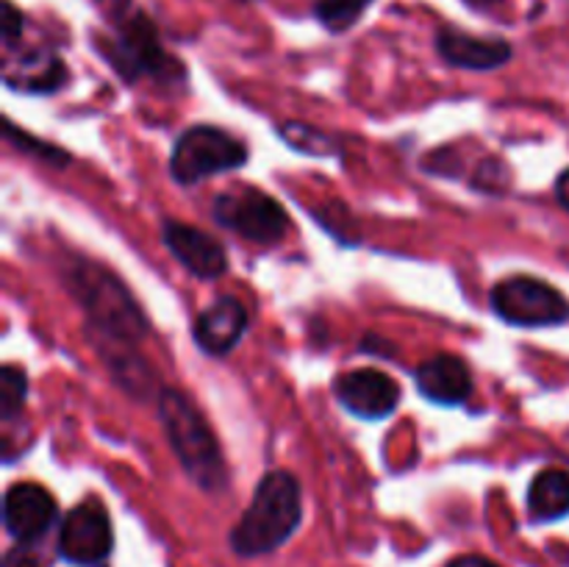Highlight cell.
Segmentation results:
<instances>
[{
    "label": "cell",
    "instance_id": "ffe728a7",
    "mask_svg": "<svg viewBox=\"0 0 569 567\" xmlns=\"http://www.w3.org/2000/svg\"><path fill=\"white\" fill-rule=\"evenodd\" d=\"M6 139H9V142H14L20 150H26V153L37 156L39 161H44V165H50V167L70 165V153H67V150L56 148V145H48V142H42V139L31 137V133L20 131L14 122H6Z\"/></svg>",
    "mask_w": 569,
    "mask_h": 567
},
{
    "label": "cell",
    "instance_id": "d6986e66",
    "mask_svg": "<svg viewBox=\"0 0 569 567\" xmlns=\"http://www.w3.org/2000/svg\"><path fill=\"white\" fill-rule=\"evenodd\" d=\"M28 395V376L26 370L14 365H6L0 370V417L3 420H14L26 406Z\"/></svg>",
    "mask_w": 569,
    "mask_h": 567
},
{
    "label": "cell",
    "instance_id": "ba28073f",
    "mask_svg": "<svg viewBox=\"0 0 569 567\" xmlns=\"http://www.w3.org/2000/svg\"><path fill=\"white\" fill-rule=\"evenodd\" d=\"M59 556L70 565L94 567L109 559L114 548V531L100 500H83L59 528Z\"/></svg>",
    "mask_w": 569,
    "mask_h": 567
},
{
    "label": "cell",
    "instance_id": "603a6c76",
    "mask_svg": "<svg viewBox=\"0 0 569 567\" xmlns=\"http://www.w3.org/2000/svg\"><path fill=\"white\" fill-rule=\"evenodd\" d=\"M448 567H500L498 561L487 559V556H478V554H467V556H456Z\"/></svg>",
    "mask_w": 569,
    "mask_h": 567
},
{
    "label": "cell",
    "instance_id": "2e32d148",
    "mask_svg": "<svg viewBox=\"0 0 569 567\" xmlns=\"http://www.w3.org/2000/svg\"><path fill=\"white\" fill-rule=\"evenodd\" d=\"M528 515L533 523H553L569 515V472L548 467L528 487Z\"/></svg>",
    "mask_w": 569,
    "mask_h": 567
},
{
    "label": "cell",
    "instance_id": "5bb4252c",
    "mask_svg": "<svg viewBox=\"0 0 569 567\" xmlns=\"http://www.w3.org/2000/svg\"><path fill=\"white\" fill-rule=\"evenodd\" d=\"M417 389L433 404L456 406L472 395V372L459 356L439 354L417 367Z\"/></svg>",
    "mask_w": 569,
    "mask_h": 567
},
{
    "label": "cell",
    "instance_id": "cb8c5ba5",
    "mask_svg": "<svg viewBox=\"0 0 569 567\" xmlns=\"http://www.w3.org/2000/svg\"><path fill=\"white\" fill-rule=\"evenodd\" d=\"M556 198H559V203L569 211V167L561 172L559 181H556Z\"/></svg>",
    "mask_w": 569,
    "mask_h": 567
},
{
    "label": "cell",
    "instance_id": "44dd1931",
    "mask_svg": "<svg viewBox=\"0 0 569 567\" xmlns=\"http://www.w3.org/2000/svg\"><path fill=\"white\" fill-rule=\"evenodd\" d=\"M0 14H3L0 17V37H3V44L6 48H14L17 39L22 37V28H26V14L11 0L0 3Z\"/></svg>",
    "mask_w": 569,
    "mask_h": 567
},
{
    "label": "cell",
    "instance_id": "52a82bcc",
    "mask_svg": "<svg viewBox=\"0 0 569 567\" xmlns=\"http://www.w3.org/2000/svg\"><path fill=\"white\" fill-rule=\"evenodd\" d=\"M211 215L222 228L259 245L281 242L289 228L283 206L256 187L222 192L211 206Z\"/></svg>",
    "mask_w": 569,
    "mask_h": 567
},
{
    "label": "cell",
    "instance_id": "8fae6325",
    "mask_svg": "<svg viewBox=\"0 0 569 567\" xmlns=\"http://www.w3.org/2000/svg\"><path fill=\"white\" fill-rule=\"evenodd\" d=\"M433 44H437V53L442 56L445 64L472 72L498 70V67L509 64L511 56H515V48L506 39L476 37V33H467L456 26H439Z\"/></svg>",
    "mask_w": 569,
    "mask_h": 567
},
{
    "label": "cell",
    "instance_id": "5b68a950",
    "mask_svg": "<svg viewBox=\"0 0 569 567\" xmlns=\"http://www.w3.org/2000/svg\"><path fill=\"white\" fill-rule=\"evenodd\" d=\"M250 159L248 145L217 126H192L178 137L170 156V172L178 183L192 187L217 172L239 170Z\"/></svg>",
    "mask_w": 569,
    "mask_h": 567
},
{
    "label": "cell",
    "instance_id": "484cf974",
    "mask_svg": "<svg viewBox=\"0 0 569 567\" xmlns=\"http://www.w3.org/2000/svg\"><path fill=\"white\" fill-rule=\"evenodd\" d=\"M242 3H256V0H242Z\"/></svg>",
    "mask_w": 569,
    "mask_h": 567
},
{
    "label": "cell",
    "instance_id": "9c48e42d",
    "mask_svg": "<svg viewBox=\"0 0 569 567\" xmlns=\"http://www.w3.org/2000/svg\"><path fill=\"white\" fill-rule=\"evenodd\" d=\"M333 395L350 415L361 420H383L400 404V387L378 367L348 370L333 381Z\"/></svg>",
    "mask_w": 569,
    "mask_h": 567
},
{
    "label": "cell",
    "instance_id": "30bf717a",
    "mask_svg": "<svg viewBox=\"0 0 569 567\" xmlns=\"http://www.w3.org/2000/svg\"><path fill=\"white\" fill-rule=\"evenodd\" d=\"M56 515H59L56 498L33 481L14 484L3 498L6 531L17 543H39L56 523Z\"/></svg>",
    "mask_w": 569,
    "mask_h": 567
},
{
    "label": "cell",
    "instance_id": "7a4b0ae2",
    "mask_svg": "<svg viewBox=\"0 0 569 567\" xmlns=\"http://www.w3.org/2000/svg\"><path fill=\"white\" fill-rule=\"evenodd\" d=\"M98 6L111 26L109 37L94 39L98 53L128 83H137L139 78L181 81L187 76L181 59L167 53L161 44L156 22L133 0H98Z\"/></svg>",
    "mask_w": 569,
    "mask_h": 567
},
{
    "label": "cell",
    "instance_id": "e0dca14e",
    "mask_svg": "<svg viewBox=\"0 0 569 567\" xmlns=\"http://www.w3.org/2000/svg\"><path fill=\"white\" fill-rule=\"evenodd\" d=\"M376 3V0H315L311 3V14L317 17L326 31L331 33H345L367 14V9Z\"/></svg>",
    "mask_w": 569,
    "mask_h": 567
},
{
    "label": "cell",
    "instance_id": "4fadbf2b",
    "mask_svg": "<svg viewBox=\"0 0 569 567\" xmlns=\"http://www.w3.org/2000/svg\"><path fill=\"white\" fill-rule=\"evenodd\" d=\"M244 331H248V309L239 298L226 295V298L214 300L206 311H200L192 337L203 354L226 356L237 348Z\"/></svg>",
    "mask_w": 569,
    "mask_h": 567
},
{
    "label": "cell",
    "instance_id": "3957f363",
    "mask_svg": "<svg viewBox=\"0 0 569 567\" xmlns=\"http://www.w3.org/2000/svg\"><path fill=\"white\" fill-rule=\"evenodd\" d=\"M303 520V495L292 472L272 470L256 487L253 500L231 531L233 554L256 559L281 548Z\"/></svg>",
    "mask_w": 569,
    "mask_h": 567
},
{
    "label": "cell",
    "instance_id": "9a60e30c",
    "mask_svg": "<svg viewBox=\"0 0 569 567\" xmlns=\"http://www.w3.org/2000/svg\"><path fill=\"white\" fill-rule=\"evenodd\" d=\"M67 67L53 50L37 48L20 53L14 64L6 67V83L17 92L28 94H50L64 87Z\"/></svg>",
    "mask_w": 569,
    "mask_h": 567
},
{
    "label": "cell",
    "instance_id": "ac0fdd59",
    "mask_svg": "<svg viewBox=\"0 0 569 567\" xmlns=\"http://www.w3.org/2000/svg\"><path fill=\"white\" fill-rule=\"evenodd\" d=\"M281 139L287 145H292L300 153H317V156H331L337 153V139L331 133H326L322 128L306 126V122H283L278 128Z\"/></svg>",
    "mask_w": 569,
    "mask_h": 567
},
{
    "label": "cell",
    "instance_id": "7c38bea8",
    "mask_svg": "<svg viewBox=\"0 0 569 567\" xmlns=\"http://www.w3.org/2000/svg\"><path fill=\"white\" fill-rule=\"evenodd\" d=\"M161 239H164L167 250L181 261V267H187L194 278H220L228 270V256L226 248L217 242L214 237H209L200 228L187 226V222L178 220H164L161 226Z\"/></svg>",
    "mask_w": 569,
    "mask_h": 567
},
{
    "label": "cell",
    "instance_id": "8992f818",
    "mask_svg": "<svg viewBox=\"0 0 569 567\" xmlns=\"http://www.w3.org/2000/svg\"><path fill=\"white\" fill-rule=\"evenodd\" d=\"M489 304L500 320L517 328H548L569 320L565 295L533 276L503 278L489 292Z\"/></svg>",
    "mask_w": 569,
    "mask_h": 567
},
{
    "label": "cell",
    "instance_id": "6da1fadb",
    "mask_svg": "<svg viewBox=\"0 0 569 567\" xmlns=\"http://www.w3.org/2000/svg\"><path fill=\"white\" fill-rule=\"evenodd\" d=\"M61 278L87 315V337L94 348H137L139 339L148 337V317L109 267L83 256H67Z\"/></svg>",
    "mask_w": 569,
    "mask_h": 567
},
{
    "label": "cell",
    "instance_id": "7402d4cb",
    "mask_svg": "<svg viewBox=\"0 0 569 567\" xmlns=\"http://www.w3.org/2000/svg\"><path fill=\"white\" fill-rule=\"evenodd\" d=\"M37 543H20L6 554L3 567H50V561L33 548Z\"/></svg>",
    "mask_w": 569,
    "mask_h": 567
},
{
    "label": "cell",
    "instance_id": "d4e9b609",
    "mask_svg": "<svg viewBox=\"0 0 569 567\" xmlns=\"http://www.w3.org/2000/svg\"><path fill=\"white\" fill-rule=\"evenodd\" d=\"M461 3H467L470 9H476V11H489V9H498V6H503L506 0H461Z\"/></svg>",
    "mask_w": 569,
    "mask_h": 567
},
{
    "label": "cell",
    "instance_id": "277c9868",
    "mask_svg": "<svg viewBox=\"0 0 569 567\" xmlns=\"http://www.w3.org/2000/svg\"><path fill=\"white\" fill-rule=\"evenodd\" d=\"M156 406H159V420L183 472L206 493H222L228 487V467L203 411L192 404L187 392L172 387L159 389Z\"/></svg>",
    "mask_w": 569,
    "mask_h": 567
}]
</instances>
